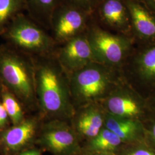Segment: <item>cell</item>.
<instances>
[{
  "label": "cell",
  "mask_w": 155,
  "mask_h": 155,
  "mask_svg": "<svg viewBox=\"0 0 155 155\" xmlns=\"http://www.w3.org/2000/svg\"><path fill=\"white\" fill-rule=\"evenodd\" d=\"M18 155H41V152L39 149L32 148L21 151Z\"/></svg>",
  "instance_id": "484cf974"
},
{
  "label": "cell",
  "mask_w": 155,
  "mask_h": 155,
  "mask_svg": "<svg viewBox=\"0 0 155 155\" xmlns=\"http://www.w3.org/2000/svg\"><path fill=\"white\" fill-rule=\"evenodd\" d=\"M38 109L51 119L71 120L75 108L68 73L55 56L33 57Z\"/></svg>",
  "instance_id": "6da1fadb"
},
{
  "label": "cell",
  "mask_w": 155,
  "mask_h": 155,
  "mask_svg": "<svg viewBox=\"0 0 155 155\" xmlns=\"http://www.w3.org/2000/svg\"><path fill=\"white\" fill-rule=\"evenodd\" d=\"M105 126L121 139L124 144H132L145 140L143 121L113 116L106 112Z\"/></svg>",
  "instance_id": "5bb4252c"
},
{
  "label": "cell",
  "mask_w": 155,
  "mask_h": 155,
  "mask_svg": "<svg viewBox=\"0 0 155 155\" xmlns=\"http://www.w3.org/2000/svg\"><path fill=\"white\" fill-rule=\"evenodd\" d=\"M155 13V0H138Z\"/></svg>",
  "instance_id": "4316f807"
},
{
  "label": "cell",
  "mask_w": 155,
  "mask_h": 155,
  "mask_svg": "<svg viewBox=\"0 0 155 155\" xmlns=\"http://www.w3.org/2000/svg\"><path fill=\"white\" fill-rule=\"evenodd\" d=\"M121 71L126 82L147 99L155 90V45L135 47Z\"/></svg>",
  "instance_id": "8992f818"
},
{
  "label": "cell",
  "mask_w": 155,
  "mask_h": 155,
  "mask_svg": "<svg viewBox=\"0 0 155 155\" xmlns=\"http://www.w3.org/2000/svg\"><path fill=\"white\" fill-rule=\"evenodd\" d=\"M33 57L7 43L0 45V79L26 109H38Z\"/></svg>",
  "instance_id": "7a4b0ae2"
},
{
  "label": "cell",
  "mask_w": 155,
  "mask_h": 155,
  "mask_svg": "<svg viewBox=\"0 0 155 155\" xmlns=\"http://www.w3.org/2000/svg\"><path fill=\"white\" fill-rule=\"evenodd\" d=\"M24 11L25 0H0V36L14 18Z\"/></svg>",
  "instance_id": "d6986e66"
},
{
  "label": "cell",
  "mask_w": 155,
  "mask_h": 155,
  "mask_svg": "<svg viewBox=\"0 0 155 155\" xmlns=\"http://www.w3.org/2000/svg\"><path fill=\"white\" fill-rule=\"evenodd\" d=\"M1 37L32 57L55 56L58 46L48 30L24 13L14 18Z\"/></svg>",
  "instance_id": "277c9868"
},
{
  "label": "cell",
  "mask_w": 155,
  "mask_h": 155,
  "mask_svg": "<svg viewBox=\"0 0 155 155\" xmlns=\"http://www.w3.org/2000/svg\"><path fill=\"white\" fill-rule=\"evenodd\" d=\"M10 120L4 105L0 101V129L5 127Z\"/></svg>",
  "instance_id": "603a6c76"
},
{
  "label": "cell",
  "mask_w": 155,
  "mask_h": 155,
  "mask_svg": "<svg viewBox=\"0 0 155 155\" xmlns=\"http://www.w3.org/2000/svg\"><path fill=\"white\" fill-rule=\"evenodd\" d=\"M36 118L24 119L22 122L4 130L1 141L6 150L17 152L23 149L33 139L38 127Z\"/></svg>",
  "instance_id": "9a60e30c"
},
{
  "label": "cell",
  "mask_w": 155,
  "mask_h": 155,
  "mask_svg": "<svg viewBox=\"0 0 155 155\" xmlns=\"http://www.w3.org/2000/svg\"><path fill=\"white\" fill-rule=\"evenodd\" d=\"M2 86H3V84L1 82V81L0 79V96H1V91H2Z\"/></svg>",
  "instance_id": "83f0119b"
},
{
  "label": "cell",
  "mask_w": 155,
  "mask_h": 155,
  "mask_svg": "<svg viewBox=\"0 0 155 155\" xmlns=\"http://www.w3.org/2000/svg\"><path fill=\"white\" fill-rule=\"evenodd\" d=\"M86 35L95 61L120 70L135 48L130 37L105 31L92 19Z\"/></svg>",
  "instance_id": "5b68a950"
},
{
  "label": "cell",
  "mask_w": 155,
  "mask_h": 155,
  "mask_svg": "<svg viewBox=\"0 0 155 155\" xmlns=\"http://www.w3.org/2000/svg\"><path fill=\"white\" fill-rule=\"evenodd\" d=\"M124 144L115 133L104 126L95 137L86 143L82 149L116 153Z\"/></svg>",
  "instance_id": "e0dca14e"
},
{
  "label": "cell",
  "mask_w": 155,
  "mask_h": 155,
  "mask_svg": "<svg viewBox=\"0 0 155 155\" xmlns=\"http://www.w3.org/2000/svg\"><path fill=\"white\" fill-rule=\"evenodd\" d=\"M102 0H63L64 2L77 6L91 13Z\"/></svg>",
  "instance_id": "44dd1931"
},
{
  "label": "cell",
  "mask_w": 155,
  "mask_h": 155,
  "mask_svg": "<svg viewBox=\"0 0 155 155\" xmlns=\"http://www.w3.org/2000/svg\"><path fill=\"white\" fill-rule=\"evenodd\" d=\"M147 101L150 109L155 111V90L147 98Z\"/></svg>",
  "instance_id": "d4e9b609"
},
{
  "label": "cell",
  "mask_w": 155,
  "mask_h": 155,
  "mask_svg": "<svg viewBox=\"0 0 155 155\" xmlns=\"http://www.w3.org/2000/svg\"><path fill=\"white\" fill-rule=\"evenodd\" d=\"M55 57L68 74L95 61L86 33L58 45Z\"/></svg>",
  "instance_id": "7c38bea8"
},
{
  "label": "cell",
  "mask_w": 155,
  "mask_h": 155,
  "mask_svg": "<svg viewBox=\"0 0 155 155\" xmlns=\"http://www.w3.org/2000/svg\"><path fill=\"white\" fill-rule=\"evenodd\" d=\"M152 122L148 129L145 127L146 135L145 140L155 148V119Z\"/></svg>",
  "instance_id": "7402d4cb"
},
{
  "label": "cell",
  "mask_w": 155,
  "mask_h": 155,
  "mask_svg": "<svg viewBox=\"0 0 155 155\" xmlns=\"http://www.w3.org/2000/svg\"><path fill=\"white\" fill-rule=\"evenodd\" d=\"M68 74L75 108L101 102L125 80L121 70L93 61Z\"/></svg>",
  "instance_id": "3957f363"
},
{
  "label": "cell",
  "mask_w": 155,
  "mask_h": 155,
  "mask_svg": "<svg viewBox=\"0 0 155 155\" xmlns=\"http://www.w3.org/2000/svg\"><path fill=\"white\" fill-rule=\"evenodd\" d=\"M91 20V13L63 1L52 14L49 32L56 44L61 45L86 33Z\"/></svg>",
  "instance_id": "ba28073f"
},
{
  "label": "cell",
  "mask_w": 155,
  "mask_h": 155,
  "mask_svg": "<svg viewBox=\"0 0 155 155\" xmlns=\"http://www.w3.org/2000/svg\"><path fill=\"white\" fill-rule=\"evenodd\" d=\"M100 103L106 112L113 116L141 121L153 111L147 99L125 81Z\"/></svg>",
  "instance_id": "52a82bcc"
},
{
  "label": "cell",
  "mask_w": 155,
  "mask_h": 155,
  "mask_svg": "<svg viewBox=\"0 0 155 155\" xmlns=\"http://www.w3.org/2000/svg\"><path fill=\"white\" fill-rule=\"evenodd\" d=\"M91 16L100 28L131 38L130 16L124 0H102Z\"/></svg>",
  "instance_id": "30bf717a"
},
{
  "label": "cell",
  "mask_w": 155,
  "mask_h": 155,
  "mask_svg": "<svg viewBox=\"0 0 155 155\" xmlns=\"http://www.w3.org/2000/svg\"><path fill=\"white\" fill-rule=\"evenodd\" d=\"M27 15L49 31L52 14L63 0H25Z\"/></svg>",
  "instance_id": "2e32d148"
},
{
  "label": "cell",
  "mask_w": 155,
  "mask_h": 155,
  "mask_svg": "<svg viewBox=\"0 0 155 155\" xmlns=\"http://www.w3.org/2000/svg\"><path fill=\"white\" fill-rule=\"evenodd\" d=\"M117 155H155V148L146 140L132 144H124Z\"/></svg>",
  "instance_id": "ffe728a7"
},
{
  "label": "cell",
  "mask_w": 155,
  "mask_h": 155,
  "mask_svg": "<svg viewBox=\"0 0 155 155\" xmlns=\"http://www.w3.org/2000/svg\"><path fill=\"white\" fill-rule=\"evenodd\" d=\"M130 16L131 33L135 47L155 45V13L138 0H124Z\"/></svg>",
  "instance_id": "8fae6325"
},
{
  "label": "cell",
  "mask_w": 155,
  "mask_h": 155,
  "mask_svg": "<svg viewBox=\"0 0 155 155\" xmlns=\"http://www.w3.org/2000/svg\"><path fill=\"white\" fill-rule=\"evenodd\" d=\"M0 101L13 125L22 122L25 119V107L16 96L4 86L1 93Z\"/></svg>",
  "instance_id": "ac0fdd59"
},
{
  "label": "cell",
  "mask_w": 155,
  "mask_h": 155,
  "mask_svg": "<svg viewBox=\"0 0 155 155\" xmlns=\"http://www.w3.org/2000/svg\"><path fill=\"white\" fill-rule=\"evenodd\" d=\"M105 110L100 102L77 107L71 120L80 141L87 142L95 137L105 126Z\"/></svg>",
  "instance_id": "4fadbf2b"
},
{
  "label": "cell",
  "mask_w": 155,
  "mask_h": 155,
  "mask_svg": "<svg viewBox=\"0 0 155 155\" xmlns=\"http://www.w3.org/2000/svg\"><path fill=\"white\" fill-rule=\"evenodd\" d=\"M72 125L66 120L51 119L43 125L38 143L53 155H78L82 147Z\"/></svg>",
  "instance_id": "9c48e42d"
},
{
  "label": "cell",
  "mask_w": 155,
  "mask_h": 155,
  "mask_svg": "<svg viewBox=\"0 0 155 155\" xmlns=\"http://www.w3.org/2000/svg\"><path fill=\"white\" fill-rule=\"evenodd\" d=\"M78 155H117L114 153L109 152H97V151H91L82 149L81 152Z\"/></svg>",
  "instance_id": "cb8c5ba5"
}]
</instances>
